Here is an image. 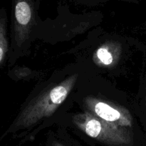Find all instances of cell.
I'll use <instances>...</instances> for the list:
<instances>
[{
	"label": "cell",
	"mask_w": 146,
	"mask_h": 146,
	"mask_svg": "<svg viewBox=\"0 0 146 146\" xmlns=\"http://www.w3.org/2000/svg\"><path fill=\"white\" fill-rule=\"evenodd\" d=\"M145 106H146V94H145Z\"/></svg>",
	"instance_id": "obj_8"
},
{
	"label": "cell",
	"mask_w": 146,
	"mask_h": 146,
	"mask_svg": "<svg viewBox=\"0 0 146 146\" xmlns=\"http://www.w3.org/2000/svg\"><path fill=\"white\" fill-rule=\"evenodd\" d=\"M53 146H65L64 145H63V144L60 143L58 142H54V143H53Z\"/></svg>",
	"instance_id": "obj_7"
},
{
	"label": "cell",
	"mask_w": 146,
	"mask_h": 146,
	"mask_svg": "<svg viewBox=\"0 0 146 146\" xmlns=\"http://www.w3.org/2000/svg\"><path fill=\"white\" fill-rule=\"evenodd\" d=\"M33 11L29 2L19 1L14 7V36L17 46H21L30 31Z\"/></svg>",
	"instance_id": "obj_4"
},
{
	"label": "cell",
	"mask_w": 146,
	"mask_h": 146,
	"mask_svg": "<svg viewBox=\"0 0 146 146\" xmlns=\"http://www.w3.org/2000/svg\"><path fill=\"white\" fill-rule=\"evenodd\" d=\"M8 51V40L7 36V17L5 11H0V64Z\"/></svg>",
	"instance_id": "obj_6"
},
{
	"label": "cell",
	"mask_w": 146,
	"mask_h": 146,
	"mask_svg": "<svg viewBox=\"0 0 146 146\" xmlns=\"http://www.w3.org/2000/svg\"><path fill=\"white\" fill-rule=\"evenodd\" d=\"M84 104L86 111L104 121L125 128L132 127V115L124 107L94 96L86 97Z\"/></svg>",
	"instance_id": "obj_3"
},
{
	"label": "cell",
	"mask_w": 146,
	"mask_h": 146,
	"mask_svg": "<svg viewBox=\"0 0 146 146\" xmlns=\"http://www.w3.org/2000/svg\"><path fill=\"white\" fill-rule=\"evenodd\" d=\"M78 75L74 74L56 86L42 93L19 114L7 133L16 132L29 128L44 118L54 114L64 102L76 82Z\"/></svg>",
	"instance_id": "obj_1"
},
{
	"label": "cell",
	"mask_w": 146,
	"mask_h": 146,
	"mask_svg": "<svg viewBox=\"0 0 146 146\" xmlns=\"http://www.w3.org/2000/svg\"><path fill=\"white\" fill-rule=\"evenodd\" d=\"M119 46L112 43H106L98 47L94 56L96 64L110 66L116 62L119 57Z\"/></svg>",
	"instance_id": "obj_5"
},
{
	"label": "cell",
	"mask_w": 146,
	"mask_h": 146,
	"mask_svg": "<svg viewBox=\"0 0 146 146\" xmlns=\"http://www.w3.org/2000/svg\"><path fill=\"white\" fill-rule=\"evenodd\" d=\"M73 121L86 135L104 143L117 146L133 144V133L130 128L104 121L88 111L74 115Z\"/></svg>",
	"instance_id": "obj_2"
}]
</instances>
